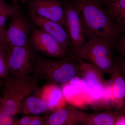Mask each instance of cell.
Returning <instances> with one entry per match:
<instances>
[{"mask_svg": "<svg viewBox=\"0 0 125 125\" xmlns=\"http://www.w3.org/2000/svg\"><path fill=\"white\" fill-rule=\"evenodd\" d=\"M78 76L63 85L62 91L66 102L79 108L90 105L91 100L85 82Z\"/></svg>", "mask_w": 125, "mask_h": 125, "instance_id": "obj_11", "label": "cell"}, {"mask_svg": "<svg viewBox=\"0 0 125 125\" xmlns=\"http://www.w3.org/2000/svg\"><path fill=\"white\" fill-rule=\"evenodd\" d=\"M64 9L66 28L69 34L72 42V56L85 43V25L80 11L69 0H60Z\"/></svg>", "mask_w": 125, "mask_h": 125, "instance_id": "obj_8", "label": "cell"}, {"mask_svg": "<svg viewBox=\"0 0 125 125\" xmlns=\"http://www.w3.org/2000/svg\"><path fill=\"white\" fill-rule=\"evenodd\" d=\"M2 107V102L1 98L0 97V111L1 110Z\"/></svg>", "mask_w": 125, "mask_h": 125, "instance_id": "obj_30", "label": "cell"}, {"mask_svg": "<svg viewBox=\"0 0 125 125\" xmlns=\"http://www.w3.org/2000/svg\"><path fill=\"white\" fill-rule=\"evenodd\" d=\"M56 0L60 1V0Z\"/></svg>", "mask_w": 125, "mask_h": 125, "instance_id": "obj_33", "label": "cell"}, {"mask_svg": "<svg viewBox=\"0 0 125 125\" xmlns=\"http://www.w3.org/2000/svg\"><path fill=\"white\" fill-rule=\"evenodd\" d=\"M87 114L73 105L66 106L48 115L45 125H76L81 124Z\"/></svg>", "mask_w": 125, "mask_h": 125, "instance_id": "obj_13", "label": "cell"}, {"mask_svg": "<svg viewBox=\"0 0 125 125\" xmlns=\"http://www.w3.org/2000/svg\"><path fill=\"white\" fill-rule=\"evenodd\" d=\"M48 115L43 116L33 115L30 125H45Z\"/></svg>", "mask_w": 125, "mask_h": 125, "instance_id": "obj_22", "label": "cell"}, {"mask_svg": "<svg viewBox=\"0 0 125 125\" xmlns=\"http://www.w3.org/2000/svg\"><path fill=\"white\" fill-rule=\"evenodd\" d=\"M71 56L63 58H49L37 52L32 74L37 80L49 83L64 84L79 73V63Z\"/></svg>", "mask_w": 125, "mask_h": 125, "instance_id": "obj_2", "label": "cell"}, {"mask_svg": "<svg viewBox=\"0 0 125 125\" xmlns=\"http://www.w3.org/2000/svg\"></svg>", "mask_w": 125, "mask_h": 125, "instance_id": "obj_34", "label": "cell"}, {"mask_svg": "<svg viewBox=\"0 0 125 125\" xmlns=\"http://www.w3.org/2000/svg\"><path fill=\"white\" fill-rule=\"evenodd\" d=\"M6 27H0V42H5Z\"/></svg>", "mask_w": 125, "mask_h": 125, "instance_id": "obj_27", "label": "cell"}, {"mask_svg": "<svg viewBox=\"0 0 125 125\" xmlns=\"http://www.w3.org/2000/svg\"><path fill=\"white\" fill-rule=\"evenodd\" d=\"M29 42L37 52L53 58L71 56L70 51L63 46L52 36L36 27L31 32Z\"/></svg>", "mask_w": 125, "mask_h": 125, "instance_id": "obj_9", "label": "cell"}, {"mask_svg": "<svg viewBox=\"0 0 125 125\" xmlns=\"http://www.w3.org/2000/svg\"><path fill=\"white\" fill-rule=\"evenodd\" d=\"M5 79L2 108L14 117L20 112V106L23 100L39 87L37 80L30 75L20 78L8 76Z\"/></svg>", "mask_w": 125, "mask_h": 125, "instance_id": "obj_5", "label": "cell"}, {"mask_svg": "<svg viewBox=\"0 0 125 125\" xmlns=\"http://www.w3.org/2000/svg\"><path fill=\"white\" fill-rule=\"evenodd\" d=\"M117 114L109 110L96 114H87L84 120L81 123L83 125H114Z\"/></svg>", "mask_w": 125, "mask_h": 125, "instance_id": "obj_18", "label": "cell"}, {"mask_svg": "<svg viewBox=\"0 0 125 125\" xmlns=\"http://www.w3.org/2000/svg\"><path fill=\"white\" fill-rule=\"evenodd\" d=\"M87 40L72 57L92 63L111 76L115 67L112 53L113 47L107 41L95 36Z\"/></svg>", "mask_w": 125, "mask_h": 125, "instance_id": "obj_4", "label": "cell"}, {"mask_svg": "<svg viewBox=\"0 0 125 125\" xmlns=\"http://www.w3.org/2000/svg\"><path fill=\"white\" fill-rule=\"evenodd\" d=\"M28 11L55 21L66 28L65 12L60 1L27 0Z\"/></svg>", "mask_w": 125, "mask_h": 125, "instance_id": "obj_10", "label": "cell"}, {"mask_svg": "<svg viewBox=\"0 0 125 125\" xmlns=\"http://www.w3.org/2000/svg\"><path fill=\"white\" fill-rule=\"evenodd\" d=\"M33 115H27L15 121L14 125H30Z\"/></svg>", "mask_w": 125, "mask_h": 125, "instance_id": "obj_24", "label": "cell"}, {"mask_svg": "<svg viewBox=\"0 0 125 125\" xmlns=\"http://www.w3.org/2000/svg\"><path fill=\"white\" fill-rule=\"evenodd\" d=\"M115 67L108 80L111 109L118 111L124 107L125 102V80L118 69L117 61Z\"/></svg>", "mask_w": 125, "mask_h": 125, "instance_id": "obj_14", "label": "cell"}, {"mask_svg": "<svg viewBox=\"0 0 125 125\" xmlns=\"http://www.w3.org/2000/svg\"><path fill=\"white\" fill-rule=\"evenodd\" d=\"M21 1L22 3H25L27 0H20Z\"/></svg>", "mask_w": 125, "mask_h": 125, "instance_id": "obj_31", "label": "cell"}, {"mask_svg": "<svg viewBox=\"0 0 125 125\" xmlns=\"http://www.w3.org/2000/svg\"><path fill=\"white\" fill-rule=\"evenodd\" d=\"M8 4L5 0H0V11Z\"/></svg>", "mask_w": 125, "mask_h": 125, "instance_id": "obj_28", "label": "cell"}, {"mask_svg": "<svg viewBox=\"0 0 125 125\" xmlns=\"http://www.w3.org/2000/svg\"><path fill=\"white\" fill-rule=\"evenodd\" d=\"M119 39L117 48L122 56L125 57V31Z\"/></svg>", "mask_w": 125, "mask_h": 125, "instance_id": "obj_23", "label": "cell"}, {"mask_svg": "<svg viewBox=\"0 0 125 125\" xmlns=\"http://www.w3.org/2000/svg\"><path fill=\"white\" fill-rule=\"evenodd\" d=\"M20 10V6L8 3L0 11V27H6L7 20L18 13Z\"/></svg>", "mask_w": 125, "mask_h": 125, "instance_id": "obj_20", "label": "cell"}, {"mask_svg": "<svg viewBox=\"0 0 125 125\" xmlns=\"http://www.w3.org/2000/svg\"><path fill=\"white\" fill-rule=\"evenodd\" d=\"M37 27L29 16L20 10L10 18L6 29L5 42L10 47L27 46L30 44V33Z\"/></svg>", "mask_w": 125, "mask_h": 125, "instance_id": "obj_7", "label": "cell"}, {"mask_svg": "<svg viewBox=\"0 0 125 125\" xmlns=\"http://www.w3.org/2000/svg\"><path fill=\"white\" fill-rule=\"evenodd\" d=\"M10 49L9 77L20 78L30 75L33 70L37 52L30 43L24 46L11 47Z\"/></svg>", "mask_w": 125, "mask_h": 125, "instance_id": "obj_6", "label": "cell"}, {"mask_svg": "<svg viewBox=\"0 0 125 125\" xmlns=\"http://www.w3.org/2000/svg\"><path fill=\"white\" fill-rule=\"evenodd\" d=\"M29 16L39 28L42 30L69 51L71 48L72 42L67 29L58 23L28 11Z\"/></svg>", "mask_w": 125, "mask_h": 125, "instance_id": "obj_12", "label": "cell"}, {"mask_svg": "<svg viewBox=\"0 0 125 125\" xmlns=\"http://www.w3.org/2000/svg\"><path fill=\"white\" fill-rule=\"evenodd\" d=\"M14 116L1 108L0 111V125H14Z\"/></svg>", "mask_w": 125, "mask_h": 125, "instance_id": "obj_21", "label": "cell"}, {"mask_svg": "<svg viewBox=\"0 0 125 125\" xmlns=\"http://www.w3.org/2000/svg\"><path fill=\"white\" fill-rule=\"evenodd\" d=\"M107 0H102L103 1H105Z\"/></svg>", "mask_w": 125, "mask_h": 125, "instance_id": "obj_32", "label": "cell"}, {"mask_svg": "<svg viewBox=\"0 0 125 125\" xmlns=\"http://www.w3.org/2000/svg\"><path fill=\"white\" fill-rule=\"evenodd\" d=\"M79 73L87 85L91 106L94 109L106 108L111 110L108 82L105 80L104 72L89 62L79 63Z\"/></svg>", "mask_w": 125, "mask_h": 125, "instance_id": "obj_3", "label": "cell"}, {"mask_svg": "<svg viewBox=\"0 0 125 125\" xmlns=\"http://www.w3.org/2000/svg\"><path fill=\"white\" fill-rule=\"evenodd\" d=\"M114 125H125V115H117Z\"/></svg>", "mask_w": 125, "mask_h": 125, "instance_id": "obj_26", "label": "cell"}, {"mask_svg": "<svg viewBox=\"0 0 125 125\" xmlns=\"http://www.w3.org/2000/svg\"><path fill=\"white\" fill-rule=\"evenodd\" d=\"M80 11L85 30L86 39L94 36L117 47L121 34L125 32L109 18L103 6L102 0H69Z\"/></svg>", "mask_w": 125, "mask_h": 125, "instance_id": "obj_1", "label": "cell"}, {"mask_svg": "<svg viewBox=\"0 0 125 125\" xmlns=\"http://www.w3.org/2000/svg\"><path fill=\"white\" fill-rule=\"evenodd\" d=\"M40 94L46 103L49 112L55 111L66 105L67 102L62 89L56 84L49 83L40 88Z\"/></svg>", "mask_w": 125, "mask_h": 125, "instance_id": "obj_15", "label": "cell"}, {"mask_svg": "<svg viewBox=\"0 0 125 125\" xmlns=\"http://www.w3.org/2000/svg\"><path fill=\"white\" fill-rule=\"evenodd\" d=\"M40 88L29 94L22 101L20 112L27 115H37L49 112L47 105L41 97Z\"/></svg>", "mask_w": 125, "mask_h": 125, "instance_id": "obj_16", "label": "cell"}, {"mask_svg": "<svg viewBox=\"0 0 125 125\" xmlns=\"http://www.w3.org/2000/svg\"><path fill=\"white\" fill-rule=\"evenodd\" d=\"M12 2L13 4L17 6H19V0H10Z\"/></svg>", "mask_w": 125, "mask_h": 125, "instance_id": "obj_29", "label": "cell"}, {"mask_svg": "<svg viewBox=\"0 0 125 125\" xmlns=\"http://www.w3.org/2000/svg\"><path fill=\"white\" fill-rule=\"evenodd\" d=\"M10 47L4 42H0V79H6L9 76L8 60Z\"/></svg>", "mask_w": 125, "mask_h": 125, "instance_id": "obj_19", "label": "cell"}, {"mask_svg": "<svg viewBox=\"0 0 125 125\" xmlns=\"http://www.w3.org/2000/svg\"><path fill=\"white\" fill-rule=\"evenodd\" d=\"M118 69L125 80V58L122 56L117 61Z\"/></svg>", "mask_w": 125, "mask_h": 125, "instance_id": "obj_25", "label": "cell"}, {"mask_svg": "<svg viewBox=\"0 0 125 125\" xmlns=\"http://www.w3.org/2000/svg\"><path fill=\"white\" fill-rule=\"evenodd\" d=\"M103 6L113 22L125 31V0L103 1Z\"/></svg>", "mask_w": 125, "mask_h": 125, "instance_id": "obj_17", "label": "cell"}]
</instances>
